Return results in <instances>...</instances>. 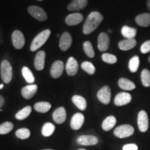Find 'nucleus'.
Listing matches in <instances>:
<instances>
[{"label":"nucleus","instance_id":"obj_33","mask_svg":"<svg viewBox=\"0 0 150 150\" xmlns=\"http://www.w3.org/2000/svg\"><path fill=\"white\" fill-rule=\"evenodd\" d=\"M13 124L11 122H5L0 125V134L4 135L8 134L13 129Z\"/></svg>","mask_w":150,"mask_h":150},{"label":"nucleus","instance_id":"obj_2","mask_svg":"<svg viewBox=\"0 0 150 150\" xmlns=\"http://www.w3.org/2000/svg\"><path fill=\"white\" fill-rule=\"evenodd\" d=\"M50 34H51V31L50 29L44 30L41 31L39 34H38L31 42V47H30L31 51H37L39 48H40L48 40Z\"/></svg>","mask_w":150,"mask_h":150},{"label":"nucleus","instance_id":"obj_8","mask_svg":"<svg viewBox=\"0 0 150 150\" xmlns=\"http://www.w3.org/2000/svg\"><path fill=\"white\" fill-rule=\"evenodd\" d=\"M138 126L139 130L144 133L147 131L149 127V119L145 110H140L138 115Z\"/></svg>","mask_w":150,"mask_h":150},{"label":"nucleus","instance_id":"obj_32","mask_svg":"<svg viewBox=\"0 0 150 150\" xmlns=\"http://www.w3.org/2000/svg\"><path fill=\"white\" fill-rule=\"evenodd\" d=\"M140 79L142 86L145 87H150V71L144 69L140 74Z\"/></svg>","mask_w":150,"mask_h":150},{"label":"nucleus","instance_id":"obj_38","mask_svg":"<svg viewBox=\"0 0 150 150\" xmlns=\"http://www.w3.org/2000/svg\"><path fill=\"white\" fill-rule=\"evenodd\" d=\"M140 52L142 54H147L150 52V40L145 41L140 47Z\"/></svg>","mask_w":150,"mask_h":150},{"label":"nucleus","instance_id":"obj_1","mask_svg":"<svg viewBox=\"0 0 150 150\" xmlns=\"http://www.w3.org/2000/svg\"><path fill=\"white\" fill-rule=\"evenodd\" d=\"M104 20V17L99 12L93 11L88 15L86 18L83 26V33L85 35L91 34L94 31H95L102 23Z\"/></svg>","mask_w":150,"mask_h":150},{"label":"nucleus","instance_id":"obj_12","mask_svg":"<svg viewBox=\"0 0 150 150\" xmlns=\"http://www.w3.org/2000/svg\"><path fill=\"white\" fill-rule=\"evenodd\" d=\"M76 142L78 144L84 146H90V145H95L98 143L99 140L96 136H89V135H83L78 137L76 139Z\"/></svg>","mask_w":150,"mask_h":150},{"label":"nucleus","instance_id":"obj_35","mask_svg":"<svg viewBox=\"0 0 150 150\" xmlns=\"http://www.w3.org/2000/svg\"><path fill=\"white\" fill-rule=\"evenodd\" d=\"M81 68L90 75H93L95 72V67L91 62L84 61L81 63Z\"/></svg>","mask_w":150,"mask_h":150},{"label":"nucleus","instance_id":"obj_25","mask_svg":"<svg viewBox=\"0 0 150 150\" xmlns=\"http://www.w3.org/2000/svg\"><path fill=\"white\" fill-rule=\"evenodd\" d=\"M72 101L73 104L81 110H84L87 107V102L86 99L80 95H74L72 98Z\"/></svg>","mask_w":150,"mask_h":150},{"label":"nucleus","instance_id":"obj_28","mask_svg":"<svg viewBox=\"0 0 150 150\" xmlns=\"http://www.w3.org/2000/svg\"><path fill=\"white\" fill-rule=\"evenodd\" d=\"M22 76L24 78V79L26 80V81L28 83L33 84L35 81V77L33 76L32 72L30 70L29 67L24 66L22 69Z\"/></svg>","mask_w":150,"mask_h":150},{"label":"nucleus","instance_id":"obj_23","mask_svg":"<svg viewBox=\"0 0 150 150\" xmlns=\"http://www.w3.org/2000/svg\"><path fill=\"white\" fill-rule=\"evenodd\" d=\"M119 87L125 91H132L136 88V85L133 81L126 78H120L118 80Z\"/></svg>","mask_w":150,"mask_h":150},{"label":"nucleus","instance_id":"obj_15","mask_svg":"<svg viewBox=\"0 0 150 150\" xmlns=\"http://www.w3.org/2000/svg\"><path fill=\"white\" fill-rule=\"evenodd\" d=\"M79 65L74 57H70L67 60L65 70L68 76H74L78 72Z\"/></svg>","mask_w":150,"mask_h":150},{"label":"nucleus","instance_id":"obj_7","mask_svg":"<svg viewBox=\"0 0 150 150\" xmlns=\"http://www.w3.org/2000/svg\"><path fill=\"white\" fill-rule=\"evenodd\" d=\"M12 42L13 45L17 50H21L25 44V39L24 35L21 31L19 30H16L12 33Z\"/></svg>","mask_w":150,"mask_h":150},{"label":"nucleus","instance_id":"obj_39","mask_svg":"<svg viewBox=\"0 0 150 150\" xmlns=\"http://www.w3.org/2000/svg\"><path fill=\"white\" fill-rule=\"evenodd\" d=\"M138 146L136 144H127L122 147V150H138Z\"/></svg>","mask_w":150,"mask_h":150},{"label":"nucleus","instance_id":"obj_47","mask_svg":"<svg viewBox=\"0 0 150 150\" xmlns=\"http://www.w3.org/2000/svg\"><path fill=\"white\" fill-rule=\"evenodd\" d=\"M45 150H52V149H45Z\"/></svg>","mask_w":150,"mask_h":150},{"label":"nucleus","instance_id":"obj_4","mask_svg":"<svg viewBox=\"0 0 150 150\" xmlns=\"http://www.w3.org/2000/svg\"><path fill=\"white\" fill-rule=\"evenodd\" d=\"M113 133L117 138H125L132 136L134 133V129L129 125H123L116 127Z\"/></svg>","mask_w":150,"mask_h":150},{"label":"nucleus","instance_id":"obj_14","mask_svg":"<svg viewBox=\"0 0 150 150\" xmlns=\"http://www.w3.org/2000/svg\"><path fill=\"white\" fill-rule=\"evenodd\" d=\"M85 117L84 115L81 112L75 113L72 116L70 121V127L73 130H79L81 127L83 126Z\"/></svg>","mask_w":150,"mask_h":150},{"label":"nucleus","instance_id":"obj_46","mask_svg":"<svg viewBox=\"0 0 150 150\" xmlns=\"http://www.w3.org/2000/svg\"><path fill=\"white\" fill-rule=\"evenodd\" d=\"M38 1H43V0H38Z\"/></svg>","mask_w":150,"mask_h":150},{"label":"nucleus","instance_id":"obj_24","mask_svg":"<svg viewBox=\"0 0 150 150\" xmlns=\"http://www.w3.org/2000/svg\"><path fill=\"white\" fill-rule=\"evenodd\" d=\"M121 33L122 36L125 38V39H132L136 37L137 34V29L135 28L125 25L122 28Z\"/></svg>","mask_w":150,"mask_h":150},{"label":"nucleus","instance_id":"obj_19","mask_svg":"<svg viewBox=\"0 0 150 150\" xmlns=\"http://www.w3.org/2000/svg\"><path fill=\"white\" fill-rule=\"evenodd\" d=\"M45 52L44 51H39L35 56L34 66L37 70L41 71L44 69L45 63Z\"/></svg>","mask_w":150,"mask_h":150},{"label":"nucleus","instance_id":"obj_6","mask_svg":"<svg viewBox=\"0 0 150 150\" xmlns=\"http://www.w3.org/2000/svg\"><path fill=\"white\" fill-rule=\"evenodd\" d=\"M97 99L102 104L107 105L110 102V97H111V92H110V88L108 86H104L99 91L97 92Z\"/></svg>","mask_w":150,"mask_h":150},{"label":"nucleus","instance_id":"obj_11","mask_svg":"<svg viewBox=\"0 0 150 150\" xmlns=\"http://www.w3.org/2000/svg\"><path fill=\"white\" fill-rule=\"evenodd\" d=\"M64 70V64L61 61H56L50 69V74L54 79H58L61 76Z\"/></svg>","mask_w":150,"mask_h":150},{"label":"nucleus","instance_id":"obj_26","mask_svg":"<svg viewBox=\"0 0 150 150\" xmlns=\"http://www.w3.org/2000/svg\"><path fill=\"white\" fill-rule=\"evenodd\" d=\"M116 122H117V120H116L115 116L113 115L108 116V117H106L104 121H103L102 127L104 131H110V129H112L114 127H115V125H116Z\"/></svg>","mask_w":150,"mask_h":150},{"label":"nucleus","instance_id":"obj_10","mask_svg":"<svg viewBox=\"0 0 150 150\" xmlns=\"http://www.w3.org/2000/svg\"><path fill=\"white\" fill-rule=\"evenodd\" d=\"M132 100V97L130 94L125 92L118 93L114 99V103L116 106H122L129 104Z\"/></svg>","mask_w":150,"mask_h":150},{"label":"nucleus","instance_id":"obj_34","mask_svg":"<svg viewBox=\"0 0 150 150\" xmlns=\"http://www.w3.org/2000/svg\"><path fill=\"white\" fill-rule=\"evenodd\" d=\"M83 50L85 54L88 56L89 58H94L95 57V51H94L93 47L92 45L91 42L89 41H86L83 45Z\"/></svg>","mask_w":150,"mask_h":150},{"label":"nucleus","instance_id":"obj_13","mask_svg":"<svg viewBox=\"0 0 150 150\" xmlns=\"http://www.w3.org/2000/svg\"><path fill=\"white\" fill-rule=\"evenodd\" d=\"M72 39L68 32H64L62 34L59 40V47L62 51H67L72 45Z\"/></svg>","mask_w":150,"mask_h":150},{"label":"nucleus","instance_id":"obj_20","mask_svg":"<svg viewBox=\"0 0 150 150\" xmlns=\"http://www.w3.org/2000/svg\"><path fill=\"white\" fill-rule=\"evenodd\" d=\"M88 0H72L67 6V9L70 11H78L85 8Z\"/></svg>","mask_w":150,"mask_h":150},{"label":"nucleus","instance_id":"obj_31","mask_svg":"<svg viewBox=\"0 0 150 150\" xmlns=\"http://www.w3.org/2000/svg\"><path fill=\"white\" fill-rule=\"evenodd\" d=\"M55 131V126L52 123L47 122L43 125L42 128V134L45 137L52 136Z\"/></svg>","mask_w":150,"mask_h":150},{"label":"nucleus","instance_id":"obj_30","mask_svg":"<svg viewBox=\"0 0 150 150\" xmlns=\"http://www.w3.org/2000/svg\"><path fill=\"white\" fill-rule=\"evenodd\" d=\"M31 107L30 106H27L22 110H19V111L16 114V118L19 120H23L26 118L29 117V115L31 112Z\"/></svg>","mask_w":150,"mask_h":150},{"label":"nucleus","instance_id":"obj_18","mask_svg":"<svg viewBox=\"0 0 150 150\" xmlns=\"http://www.w3.org/2000/svg\"><path fill=\"white\" fill-rule=\"evenodd\" d=\"M83 15L79 13H74L68 15L65 18V23L69 26H74L80 24L83 21Z\"/></svg>","mask_w":150,"mask_h":150},{"label":"nucleus","instance_id":"obj_42","mask_svg":"<svg viewBox=\"0 0 150 150\" xmlns=\"http://www.w3.org/2000/svg\"><path fill=\"white\" fill-rule=\"evenodd\" d=\"M4 88V84L3 83H1V84H0V90H1Z\"/></svg>","mask_w":150,"mask_h":150},{"label":"nucleus","instance_id":"obj_41","mask_svg":"<svg viewBox=\"0 0 150 150\" xmlns=\"http://www.w3.org/2000/svg\"><path fill=\"white\" fill-rule=\"evenodd\" d=\"M147 8L148 11L150 12V0H147Z\"/></svg>","mask_w":150,"mask_h":150},{"label":"nucleus","instance_id":"obj_45","mask_svg":"<svg viewBox=\"0 0 150 150\" xmlns=\"http://www.w3.org/2000/svg\"><path fill=\"white\" fill-rule=\"evenodd\" d=\"M78 150H86L85 149H78Z\"/></svg>","mask_w":150,"mask_h":150},{"label":"nucleus","instance_id":"obj_37","mask_svg":"<svg viewBox=\"0 0 150 150\" xmlns=\"http://www.w3.org/2000/svg\"><path fill=\"white\" fill-rule=\"evenodd\" d=\"M102 61L105 63H108V64H114L117 61V57L113 54L109 53H104L102 56Z\"/></svg>","mask_w":150,"mask_h":150},{"label":"nucleus","instance_id":"obj_21","mask_svg":"<svg viewBox=\"0 0 150 150\" xmlns=\"http://www.w3.org/2000/svg\"><path fill=\"white\" fill-rule=\"evenodd\" d=\"M136 24L142 27H147L150 26V13H144L138 15L135 19Z\"/></svg>","mask_w":150,"mask_h":150},{"label":"nucleus","instance_id":"obj_43","mask_svg":"<svg viewBox=\"0 0 150 150\" xmlns=\"http://www.w3.org/2000/svg\"><path fill=\"white\" fill-rule=\"evenodd\" d=\"M108 32H109V33H112V30L108 29Z\"/></svg>","mask_w":150,"mask_h":150},{"label":"nucleus","instance_id":"obj_9","mask_svg":"<svg viewBox=\"0 0 150 150\" xmlns=\"http://www.w3.org/2000/svg\"><path fill=\"white\" fill-rule=\"evenodd\" d=\"M97 42V48L99 51L106 52L109 47L110 38L107 33L102 32L99 35Z\"/></svg>","mask_w":150,"mask_h":150},{"label":"nucleus","instance_id":"obj_16","mask_svg":"<svg viewBox=\"0 0 150 150\" xmlns=\"http://www.w3.org/2000/svg\"><path fill=\"white\" fill-rule=\"evenodd\" d=\"M38 91V86L35 84H30V85L24 86L22 89V95L24 99H29L34 96Z\"/></svg>","mask_w":150,"mask_h":150},{"label":"nucleus","instance_id":"obj_40","mask_svg":"<svg viewBox=\"0 0 150 150\" xmlns=\"http://www.w3.org/2000/svg\"><path fill=\"white\" fill-rule=\"evenodd\" d=\"M4 104V99L1 95H0V108L2 107Z\"/></svg>","mask_w":150,"mask_h":150},{"label":"nucleus","instance_id":"obj_17","mask_svg":"<svg viewBox=\"0 0 150 150\" xmlns=\"http://www.w3.org/2000/svg\"><path fill=\"white\" fill-rule=\"evenodd\" d=\"M67 114L65 108L59 107L54 110L52 115L53 120L56 123L63 124L66 120Z\"/></svg>","mask_w":150,"mask_h":150},{"label":"nucleus","instance_id":"obj_27","mask_svg":"<svg viewBox=\"0 0 150 150\" xmlns=\"http://www.w3.org/2000/svg\"><path fill=\"white\" fill-rule=\"evenodd\" d=\"M140 65V59L139 56H133L129 61V70H130L131 72L134 73L136 72L137 70L139 68Z\"/></svg>","mask_w":150,"mask_h":150},{"label":"nucleus","instance_id":"obj_44","mask_svg":"<svg viewBox=\"0 0 150 150\" xmlns=\"http://www.w3.org/2000/svg\"><path fill=\"white\" fill-rule=\"evenodd\" d=\"M148 61H149V63H150V56H149V59H148Z\"/></svg>","mask_w":150,"mask_h":150},{"label":"nucleus","instance_id":"obj_5","mask_svg":"<svg viewBox=\"0 0 150 150\" xmlns=\"http://www.w3.org/2000/svg\"><path fill=\"white\" fill-rule=\"evenodd\" d=\"M28 11L31 16L39 21H45L47 19V15L44 9L36 6H31L28 8Z\"/></svg>","mask_w":150,"mask_h":150},{"label":"nucleus","instance_id":"obj_22","mask_svg":"<svg viewBox=\"0 0 150 150\" xmlns=\"http://www.w3.org/2000/svg\"><path fill=\"white\" fill-rule=\"evenodd\" d=\"M137 45V41L135 38L125 39L118 42V47L122 51H128L132 50Z\"/></svg>","mask_w":150,"mask_h":150},{"label":"nucleus","instance_id":"obj_36","mask_svg":"<svg viewBox=\"0 0 150 150\" xmlns=\"http://www.w3.org/2000/svg\"><path fill=\"white\" fill-rule=\"evenodd\" d=\"M16 135L18 138H20V139L24 140L29 138L30 135H31V132H30V131L27 128H22L16 131Z\"/></svg>","mask_w":150,"mask_h":150},{"label":"nucleus","instance_id":"obj_3","mask_svg":"<svg viewBox=\"0 0 150 150\" xmlns=\"http://www.w3.org/2000/svg\"><path fill=\"white\" fill-rule=\"evenodd\" d=\"M1 79L5 83H10L13 78V68L11 63L4 60L1 64Z\"/></svg>","mask_w":150,"mask_h":150},{"label":"nucleus","instance_id":"obj_29","mask_svg":"<svg viewBox=\"0 0 150 150\" xmlns=\"http://www.w3.org/2000/svg\"><path fill=\"white\" fill-rule=\"evenodd\" d=\"M51 107V104L47 102H38L34 105V109L36 110L37 112H42V113H45V112H48L49 110H50Z\"/></svg>","mask_w":150,"mask_h":150}]
</instances>
